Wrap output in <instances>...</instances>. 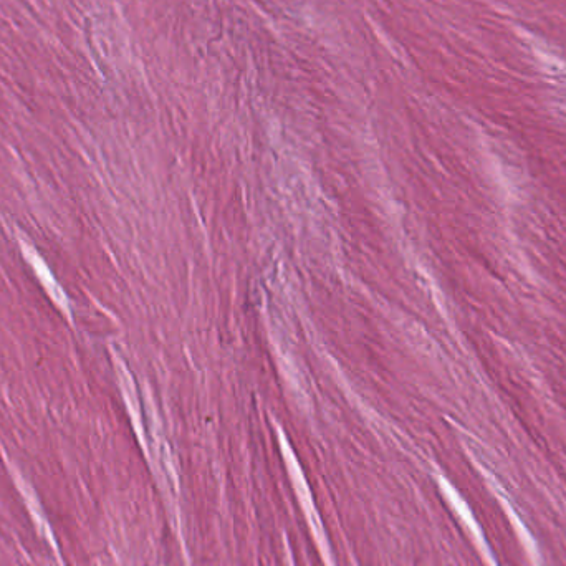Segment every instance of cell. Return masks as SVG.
<instances>
[{
	"label": "cell",
	"instance_id": "1",
	"mask_svg": "<svg viewBox=\"0 0 566 566\" xmlns=\"http://www.w3.org/2000/svg\"><path fill=\"white\" fill-rule=\"evenodd\" d=\"M25 247H27V245H25ZM27 257H29L30 264L34 265L35 272H37L39 279L42 280V283H44L45 288H47L48 290V293H50V295L55 298V302H57L60 307L67 310V298H65V295H63L62 290H60V287H58L57 282H55V279H53L52 275H50V272H48L47 267H45V264L44 262H42V259H40L39 255L35 254L34 250L27 247Z\"/></svg>",
	"mask_w": 566,
	"mask_h": 566
},
{
	"label": "cell",
	"instance_id": "2",
	"mask_svg": "<svg viewBox=\"0 0 566 566\" xmlns=\"http://www.w3.org/2000/svg\"><path fill=\"white\" fill-rule=\"evenodd\" d=\"M442 484H444V490H446L447 497L452 500V504H454V507H456L457 512H459V514L464 517L467 525L471 527L472 533H474V535H477V538H479V543L480 547H482V550H484L485 553H489L490 555L489 550L484 547V538H482V535H480L479 527H477V523L472 520L471 512L467 510L466 504H464V500L459 499V495H457L456 492L452 490L451 485H447L446 482H442Z\"/></svg>",
	"mask_w": 566,
	"mask_h": 566
}]
</instances>
